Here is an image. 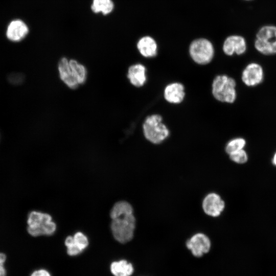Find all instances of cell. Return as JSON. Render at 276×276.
Wrapping results in <instances>:
<instances>
[{"mask_svg": "<svg viewBox=\"0 0 276 276\" xmlns=\"http://www.w3.org/2000/svg\"><path fill=\"white\" fill-rule=\"evenodd\" d=\"M110 228L114 239L120 243L130 241L133 237L135 218L131 205L125 201L116 203L110 213Z\"/></svg>", "mask_w": 276, "mask_h": 276, "instance_id": "1", "label": "cell"}, {"mask_svg": "<svg viewBox=\"0 0 276 276\" xmlns=\"http://www.w3.org/2000/svg\"><path fill=\"white\" fill-rule=\"evenodd\" d=\"M27 232L33 237L51 236L56 231V225L47 213L32 211L27 218Z\"/></svg>", "mask_w": 276, "mask_h": 276, "instance_id": "2", "label": "cell"}, {"mask_svg": "<svg viewBox=\"0 0 276 276\" xmlns=\"http://www.w3.org/2000/svg\"><path fill=\"white\" fill-rule=\"evenodd\" d=\"M236 82L234 79L225 75H218L212 83V94L219 101L234 103L237 97Z\"/></svg>", "mask_w": 276, "mask_h": 276, "instance_id": "3", "label": "cell"}, {"mask_svg": "<svg viewBox=\"0 0 276 276\" xmlns=\"http://www.w3.org/2000/svg\"><path fill=\"white\" fill-rule=\"evenodd\" d=\"M162 117L159 114L147 117L144 122L143 132L146 139L153 144H159L169 135L167 126L162 122Z\"/></svg>", "mask_w": 276, "mask_h": 276, "instance_id": "4", "label": "cell"}, {"mask_svg": "<svg viewBox=\"0 0 276 276\" xmlns=\"http://www.w3.org/2000/svg\"><path fill=\"white\" fill-rule=\"evenodd\" d=\"M255 49L264 55L276 54V26L266 25L256 34L254 42Z\"/></svg>", "mask_w": 276, "mask_h": 276, "instance_id": "5", "label": "cell"}, {"mask_svg": "<svg viewBox=\"0 0 276 276\" xmlns=\"http://www.w3.org/2000/svg\"><path fill=\"white\" fill-rule=\"evenodd\" d=\"M189 52L192 59L199 64H206L210 62L214 54L212 43L204 38L193 41L190 46Z\"/></svg>", "mask_w": 276, "mask_h": 276, "instance_id": "6", "label": "cell"}, {"mask_svg": "<svg viewBox=\"0 0 276 276\" xmlns=\"http://www.w3.org/2000/svg\"><path fill=\"white\" fill-rule=\"evenodd\" d=\"M211 246L209 238L204 234L197 233L186 242L187 247L193 256L200 257L208 252Z\"/></svg>", "mask_w": 276, "mask_h": 276, "instance_id": "7", "label": "cell"}, {"mask_svg": "<svg viewBox=\"0 0 276 276\" xmlns=\"http://www.w3.org/2000/svg\"><path fill=\"white\" fill-rule=\"evenodd\" d=\"M202 206L206 215L216 217L219 216L223 212L225 203L219 194L211 193L204 198Z\"/></svg>", "mask_w": 276, "mask_h": 276, "instance_id": "8", "label": "cell"}, {"mask_svg": "<svg viewBox=\"0 0 276 276\" xmlns=\"http://www.w3.org/2000/svg\"><path fill=\"white\" fill-rule=\"evenodd\" d=\"M263 68L260 64L256 62L247 64L241 75L242 82L247 86L259 85L263 81Z\"/></svg>", "mask_w": 276, "mask_h": 276, "instance_id": "9", "label": "cell"}, {"mask_svg": "<svg viewBox=\"0 0 276 276\" xmlns=\"http://www.w3.org/2000/svg\"><path fill=\"white\" fill-rule=\"evenodd\" d=\"M29 29L28 25L22 20L16 19L8 24L6 30L7 38L13 42L22 40L28 34Z\"/></svg>", "mask_w": 276, "mask_h": 276, "instance_id": "10", "label": "cell"}, {"mask_svg": "<svg viewBox=\"0 0 276 276\" xmlns=\"http://www.w3.org/2000/svg\"><path fill=\"white\" fill-rule=\"evenodd\" d=\"M67 252L71 256L80 254L88 245L87 237L81 232H77L73 236H69L65 240Z\"/></svg>", "mask_w": 276, "mask_h": 276, "instance_id": "11", "label": "cell"}, {"mask_svg": "<svg viewBox=\"0 0 276 276\" xmlns=\"http://www.w3.org/2000/svg\"><path fill=\"white\" fill-rule=\"evenodd\" d=\"M246 40L243 37L240 35L228 36L223 45V51L228 56H232L234 54L242 55L246 52Z\"/></svg>", "mask_w": 276, "mask_h": 276, "instance_id": "12", "label": "cell"}, {"mask_svg": "<svg viewBox=\"0 0 276 276\" xmlns=\"http://www.w3.org/2000/svg\"><path fill=\"white\" fill-rule=\"evenodd\" d=\"M58 68L61 80L69 88L76 89L79 85L74 79L69 64V60L62 57L59 61Z\"/></svg>", "mask_w": 276, "mask_h": 276, "instance_id": "13", "label": "cell"}, {"mask_svg": "<svg viewBox=\"0 0 276 276\" xmlns=\"http://www.w3.org/2000/svg\"><path fill=\"white\" fill-rule=\"evenodd\" d=\"M183 85L178 82L168 85L164 90V97L167 101L171 103L178 104L181 102L185 97Z\"/></svg>", "mask_w": 276, "mask_h": 276, "instance_id": "14", "label": "cell"}, {"mask_svg": "<svg viewBox=\"0 0 276 276\" xmlns=\"http://www.w3.org/2000/svg\"><path fill=\"white\" fill-rule=\"evenodd\" d=\"M146 68L143 64H133L128 68L127 78L133 85L141 87L146 81Z\"/></svg>", "mask_w": 276, "mask_h": 276, "instance_id": "15", "label": "cell"}, {"mask_svg": "<svg viewBox=\"0 0 276 276\" xmlns=\"http://www.w3.org/2000/svg\"><path fill=\"white\" fill-rule=\"evenodd\" d=\"M137 48L144 57H152L157 54V44L155 41L150 36L141 38L137 43Z\"/></svg>", "mask_w": 276, "mask_h": 276, "instance_id": "16", "label": "cell"}, {"mask_svg": "<svg viewBox=\"0 0 276 276\" xmlns=\"http://www.w3.org/2000/svg\"><path fill=\"white\" fill-rule=\"evenodd\" d=\"M110 270L114 276H130L133 272V267L130 263L122 260L112 262Z\"/></svg>", "mask_w": 276, "mask_h": 276, "instance_id": "17", "label": "cell"}, {"mask_svg": "<svg viewBox=\"0 0 276 276\" xmlns=\"http://www.w3.org/2000/svg\"><path fill=\"white\" fill-rule=\"evenodd\" d=\"M69 64L74 79L79 85L83 84L86 81L87 76L86 67L74 59L69 60Z\"/></svg>", "mask_w": 276, "mask_h": 276, "instance_id": "18", "label": "cell"}, {"mask_svg": "<svg viewBox=\"0 0 276 276\" xmlns=\"http://www.w3.org/2000/svg\"><path fill=\"white\" fill-rule=\"evenodd\" d=\"M90 8L95 13L106 15L112 12L114 4L112 0H93Z\"/></svg>", "mask_w": 276, "mask_h": 276, "instance_id": "19", "label": "cell"}, {"mask_svg": "<svg viewBox=\"0 0 276 276\" xmlns=\"http://www.w3.org/2000/svg\"><path fill=\"white\" fill-rule=\"evenodd\" d=\"M246 144V140L242 137H236L230 140L225 148V150L227 154L244 149Z\"/></svg>", "mask_w": 276, "mask_h": 276, "instance_id": "20", "label": "cell"}, {"mask_svg": "<svg viewBox=\"0 0 276 276\" xmlns=\"http://www.w3.org/2000/svg\"><path fill=\"white\" fill-rule=\"evenodd\" d=\"M228 155L232 162L238 164H244L248 160V154L244 149L233 152Z\"/></svg>", "mask_w": 276, "mask_h": 276, "instance_id": "21", "label": "cell"}, {"mask_svg": "<svg viewBox=\"0 0 276 276\" xmlns=\"http://www.w3.org/2000/svg\"><path fill=\"white\" fill-rule=\"evenodd\" d=\"M6 259V255L3 253L0 252V276L6 275V270L4 265Z\"/></svg>", "mask_w": 276, "mask_h": 276, "instance_id": "22", "label": "cell"}, {"mask_svg": "<svg viewBox=\"0 0 276 276\" xmlns=\"http://www.w3.org/2000/svg\"><path fill=\"white\" fill-rule=\"evenodd\" d=\"M30 276H51V274L45 269H39L34 271Z\"/></svg>", "mask_w": 276, "mask_h": 276, "instance_id": "23", "label": "cell"}, {"mask_svg": "<svg viewBox=\"0 0 276 276\" xmlns=\"http://www.w3.org/2000/svg\"><path fill=\"white\" fill-rule=\"evenodd\" d=\"M272 163L276 167V151L275 152L272 156Z\"/></svg>", "mask_w": 276, "mask_h": 276, "instance_id": "24", "label": "cell"}, {"mask_svg": "<svg viewBox=\"0 0 276 276\" xmlns=\"http://www.w3.org/2000/svg\"><path fill=\"white\" fill-rule=\"evenodd\" d=\"M245 1H250V0H245Z\"/></svg>", "mask_w": 276, "mask_h": 276, "instance_id": "25", "label": "cell"}]
</instances>
